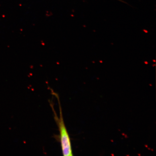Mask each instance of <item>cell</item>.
<instances>
[{
	"instance_id": "1",
	"label": "cell",
	"mask_w": 156,
	"mask_h": 156,
	"mask_svg": "<svg viewBox=\"0 0 156 156\" xmlns=\"http://www.w3.org/2000/svg\"><path fill=\"white\" fill-rule=\"evenodd\" d=\"M53 94L55 95L58 99L59 108V116L58 117L55 110L53 105L50 103V106L54 114V118L57 124L60 133V143L62 153L64 156H71L73 155L71 148V140L67 129H66L62 114L61 105L60 104L59 97L57 94L52 91Z\"/></svg>"
}]
</instances>
